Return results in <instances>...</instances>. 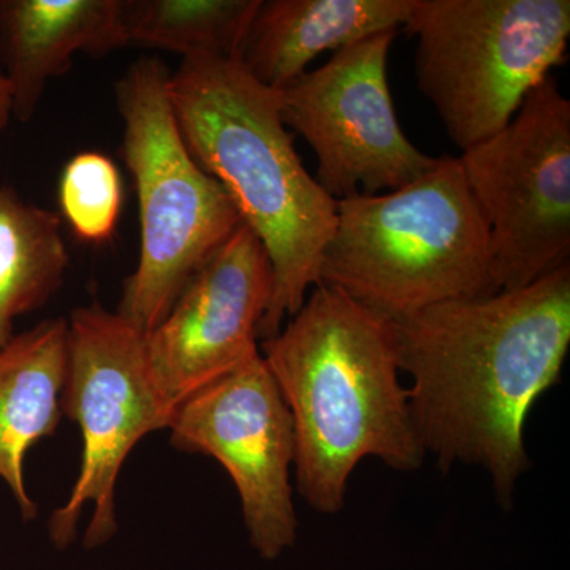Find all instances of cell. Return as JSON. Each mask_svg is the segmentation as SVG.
Here are the masks:
<instances>
[{"instance_id": "6da1fadb", "label": "cell", "mask_w": 570, "mask_h": 570, "mask_svg": "<svg viewBox=\"0 0 570 570\" xmlns=\"http://www.w3.org/2000/svg\"><path fill=\"white\" fill-rule=\"evenodd\" d=\"M392 322L409 412L442 471L482 469L512 509L531 468L524 430L561 381L570 347V265L515 291L425 307Z\"/></svg>"}, {"instance_id": "7a4b0ae2", "label": "cell", "mask_w": 570, "mask_h": 570, "mask_svg": "<svg viewBox=\"0 0 570 570\" xmlns=\"http://www.w3.org/2000/svg\"><path fill=\"white\" fill-rule=\"evenodd\" d=\"M258 348L291 412L295 487L311 509L340 513L362 460L422 466L389 318L318 284Z\"/></svg>"}, {"instance_id": "3957f363", "label": "cell", "mask_w": 570, "mask_h": 570, "mask_svg": "<svg viewBox=\"0 0 570 570\" xmlns=\"http://www.w3.org/2000/svg\"><path fill=\"white\" fill-rule=\"evenodd\" d=\"M168 97L195 163L230 195L243 224L272 264V298L258 343L298 313L321 284L337 202L307 174L277 92L254 80L236 58H184L168 78Z\"/></svg>"}, {"instance_id": "277c9868", "label": "cell", "mask_w": 570, "mask_h": 570, "mask_svg": "<svg viewBox=\"0 0 570 570\" xmlns=\"http://www.w3.org/2000/svg\"><path fill=\"white\" fill-rule=\"evenodd\" d=\"M321 284L395 321L425 307L501 292L489 228L459 157L382 195L337 200Z\"/></svg>"}, {"instance_id": "5b68a950", "label": "cell", "mask_w": 570, "mask_h": 570, "mask_svg": "<svg viewBox=\"0 0 570 570\" xmlns=\"http://www.w3.org/2000/svg\"><path fill=\"white\" fill-rule=\"evenodd\" d=\"M168 78L160 59L141 58L115 82L141 238L137 268L124 281L116 313L142 335L163 324L190 277L243 223L223 184L187 149Z\"/></svg>"}, {"instance_id": "8992f818", "label": "cell", "mask_w": 570, "mask_h": 570, "mask_svg": "<svg viewBox=\"0 0 570 570\" xmlns=\"http://www.w3.org/2000/svg\"><path fill=\"white\" fill-rule=\"evenodd\" d=\"M415 75L461 153L501 132L561 66L569 0H412Z\"/></svg>"}, {"instance_id": "52a82bcc", "label": "cell", "mask_w": 570, "mask_h": 570, "mask_svg": "<svg viewBox=\"0 0 570 570\" xmlns=\"http://www.w3.org/2000/svg\"><path fill=\"white\" fill-rule=\"evenodd\" d=\"M174 412L149 365L146 335L99 303L75 309L69 318L62 414L80 426L82 455L70 497L48 521L58 549L77 538L88 505V549L118 532L116 483L124 461L142 438L168 428Z\"/></svg>"}, {"instance_id": "ba28073f", "label": "cell", "mask_w": 570, "mask_h": 570, "mask_svg": "<svg viewBox=\"0 0 570 570\" xmlns=\"http://www.w3.org/2000/svg\"><path fill=\"white\" fill-rule=\"evenodd\" d=\"M459 160L501 291L570 265V100L557 78L539 82L501 132Z\"/></svg>"}, {"instance_id": "9c48e42d", "label": "cell", "mask_w": 570, "mask_h": 570, "mask_svg": "<svg viewBox=\"0 0 570 570\" xmlns=\"http://www.w3.org/2000/svg\"><path fill=\"white\" fill-rule=\"evenodd\" d=\"M397 32L333 52L324 66L276 91L285 127L313 148L317 183L336 202L401 189L438 163L415 148L397 121L387 75Z\"/></svg>"}, {"instance_id": "30bf717a", "label": "cell", "mask_w": 570, "mask_h": 570, "mask_svg": "<svg viewBox=\"0 0 570 570\" xmlns=\"http://www.w3.org/2000/svg\"><path fill=\"white\" fill-rule=\"evenodd\" d=\"M168 430L175 449L212 456L228 472L264 560L294 546V423L261 351L187 396Z\"/></svg>"}, {"instance_id": "8fae6325", "label": "cell", "mask_w": 570, "mask_h": 570, "mask_svg": "<svg viewBox=\"0 0 570 570\" xmlns=\"http://www.w3.org/2000/svg\"><path fill=\"white\" fill-rule=\"evenodd\" d=\"M272 287L268 254L242 223L146 335L149 365L171 406L261 351L258 326Z\"/></svg>"}, {"instance_id": "7c38bea8", "label": "cell", "mask_w": 570, "mask_h": 570, "mask_svg": "<svg viewBox=\"0 0 570 570\" xmlns=\"http://www.w3.org/2000/svg\"><path fill=\"white\" fill-rule=\"evenodd\" d=\"M122 47L121 0H0V73L22 124L78 52L97 58Z\"/></svg>"}, {"instance_id": "4fadbf2b", "label": "cell", "mask_w": 570, "mask_h": 570, "mask_svg": "<svg viewBox=\"0 0 570 570\" xmlns=\"http://www.w3.org/2000/svg\"><path fill=\"white\" fill-rule=\"evenodd\" d=\"M412 0H261L235 58L265 88H284L325 51L406 24Z\"/></svg>"}, {"instance_id": "5bb4252c", "label": "cell", "mask_w": 570, "mask_h": 570, "mask_svg": "<svg viewBox=\"0 0 570 570\" xmlns=\"http://www.w3.org/2000/svg\"><path fill=\"white\" fill-rule=\"evenodd\" d=\"M67 358L69 321L62 317L40 322L0 347V479L24 520L37 517L26 489L24 459L61 422Z\"/></svg>"}, {"instance_id": "9a60e30c", "label": "cell", "mask_w": 570, "mask_h": 570, "mask_svg": "<svg viewBox=\"0 0 570 570\" xmlns=\"http://www.w3.org/2000/svg\"><path fill=\"white\" fill-rule=\"evenodd\" d=\"M69 264L61 216L0 184V347L14 336L18 317L61 288Z\"/></svg>"}, {"instance_id": "2e32d148", "label": "cell", "mask_w": 570, "mask_h": 570, "mask_svg": "<svg viewBox=\"0 0 570 570\" xmlns=\"http://www.w3.org/2000/svg\"><path fill=\"white\" fill-rule=\"evenodd\" d=\"M261 0H121L126 45L235 58Z\"/></svg>"}, {"instance_id": "e0dca14e", "label": "cell", "mask_w": 570, "mask_h": 570, "mask_svg": "<svg viewBox=\"0 0 570 570\" xmlns=\"http://www.w3.org/2000/svg\"><path fill=\"white\" fill-rule=\"evenodd\" d=\"M59 205L77 238L104 245L115 235L122 208V181L118 168L100 153L77 154L63 168Z\"/></svg>"}, {"instance_id": "ac0fdd59", "label": "cell", "mask_w": 570, "mask_h": 570, "mask_svg": "<svg viewBox=\"0 0 570 570\" xmlns=\"http://www.w3.org/2000/svg\"><path fill=\"white\" fill-rule=\"evenodd\" d=\"M11 118L10 89L6 78L0 73V132L9 126Z\"/></svg>"}]
</instances>
